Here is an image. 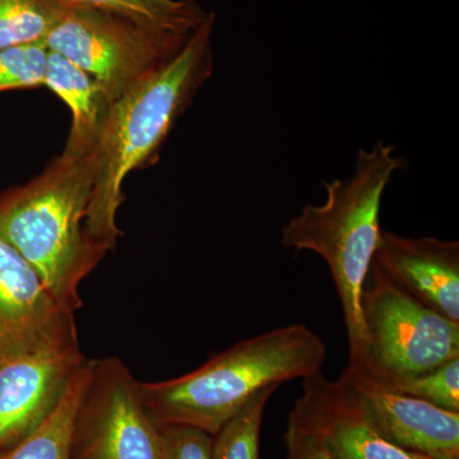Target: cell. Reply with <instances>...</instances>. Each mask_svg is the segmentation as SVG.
Wrapping results in <instances>:
<instances>
[{
    "mask_svg": "<svg viewBox=\"0 0 459 459\" xmlns=\"http://www.w3.org/2000/svg\"><path fill=\"white\" fill-rule=\"evenodd\" d=\"M213 25L214 14L210 13L177 56L108 108L91 152L92 190L84 221L91 243L107 255L123 237L117 214L126 199L124 181L161 146L179 115L210 77Z\"/></svg>",
    "mask_w": 459,
    "mask_h": 459,
    "instance_id": "6da1fadb",
    "label": "cell"
},
{
    "mask_svg": "<svg viewBox=\"0 0 459 459\" xmlns=\"http://www.w3.org/2000/svg\"><path fill=\"white\" fill-rule=\"evenodd\" d=\"M394 150L377 141L359 151L351 177L325 181V204L304 207L281 235L283 247L316 253L327 263L342 307L352 369L361 367L367 351L361 295L382 234L383 195L395 172L406 166Z\"/></svg>",
    "mask_w": 459,
    "mask_h": 459,
    "instance_id": "7a4b0ae2",
    "label": "cell"
},
{
    "mask_svg": "<svg viewBox=\"0 0 459 459\" xmlns=\"http://www.w3.org/2000/svg\"><path fill=\"white\" fill-rule=\"evenodd\" d=\"M327 346L305 325L272 329L217 353L186 376L142 383L144 407L160 427L186 425L214 435L263 388L322 370Z\"/></svg>",
    "mask_w": 459,
    "mask_h": 459,
    "instance_id": "3957f363",
    "label": "cell"
},
{
    "mask_svg": "<svg viewBox=\"0 0 459 459\" xmlns=\"http://www.w3.org/2000/svg\"><path fill=\"white\" fill-rule=\"evenodd\" d=\"M91 190V153L63 151L40 177L0 197V237L74 313L82 307L81 283L107 256L84 229Z\"/></svg>",
    "mask_w": 459,
    "mask_h": 459,
    "instance_id": "277c9868",
    "label": "cell"
},
{
    "mask_svg": "<svg viewBox=\"0 0 459 459\" xmlns=\"http://www.w3.org/2000/svg\"><path fill=\"white\" fill-rule=\"evenodd\" d=\"M367 351L359 369L371 383L418 376L459 358V323L413 299L373 261L361 295Z\"/></svg>",
    "mask_w": 459,
    "mask_h": 459,
    "instance_id": "5b68a950",
    "label": "cell"
},
{
    "mask_svg": "<svg viewBox=\"0 0 459 459\" xmlns=\"http://www.w3.org/2000/svg\"><path fill=\"white\" fill-rule=\"evenodd\" d=\"M189 39L71 3L45 45L89 74L111 105L177 56Z\"/></svg>",
    "mask_w": 459,
    "mask_h": 459,
    "instance_id": "8992f818",
    "label": "cell"
},
{
    "mask_svg": "<svg viewBox=\"0 0 459 459\" xmlns=\"http://www.w3.org/2000/svg\"><path fill=\"white\" fill-rule=\"evenodd\" d=\"M71 459H164L162 429L144 407L141 382L117 356L92 360L72 428Z\"/></svg>",
    "mask_w": 459,
    "mask_h": 459,
    "instance_id": "52a82bcc",
    "label": "cell"
},
{
    "mask_svg": "<svg viewBox=\"0 0 459 459\" xmlns=\"http://www.w3.org/2000/svg\"><path fill=\"white\" fill-rule=\"evenodd\" d=\"M86 361L78 341L0 359V449L20 442L50 415Z\"/></svg>",
    "mask_w": 459,
    "mask_h": 459,
    "instance_id": "ba28073f",
    "label": "cell"
},
{
    "mask_svg": "<svg viewBox=\"0 0 459 459\" xmlns=\"http://www.w3.org/2000/svg\"><path fill=\"white\" fill-rule=\"evenodd\" d=\"M74 314L57 303L30 263L0 237V359L77 342Z\"/></svg>",
    "mask_w": 459,
    "mask_h": 459,
    "instance_id": "9c48e42d",
    "label": "cell"
},
{
    "mask_svg": "<svg viewBox=\"0 0 459 459\" xmlns=\"http://www.w3.org/2000/svg\"><path fill=\"white\" fill-rule=\"evenodd\" d=\"M337 383L389 443L431 459H459V412L376 388L350 368Z\"/></svg>",
    "mask_w": 459,
    "mask_h": 459,
    "instance_id": "30bf717a",
    "label": "cell"
},
{
    "mask_svg": "<svg viewBox=\"0 0 459 459\" xmlns=\"http://www.w3.org/2000/svg\"><path fill=\"white\" fill-rule=\"evenodd\" d=\"M374 262L413 299L459 323V243L382 230Z\"/></svg>",
    "mask_w": 459,
    "mask_h": 459,
    "instance_id": "8fae6325",
    "label": "cell"
},
{
    "mask_svg": "<svg viewBox=\"0 0 459 459\" xmlns=\"http://www.w3.org/2000/svg\"><path fill=\"white\" fill-rule=\"evenodd\" d=\"M294 409L318 429L336 459H431L385 439L337 380L327 379L322 370L304 377Z\"/></svg>",
    "mask_w": 459,
    "mask_h": 459,
    "instance_id": "7c38bea8",
    "label": "cell"
},
{
    "mask_svg": "<svg viewBox=\"0 0 459 459\" xmlns=\"http://www.w3.org/2000/svg\"><path fill=\"white\" fill-rule=\"evenodd\" d=\"M44 84L71 108L72 129L65 151L74 155H90L110 108L107 96L89 74L50 50H48Z\"/></svg>",
    "mask_w": 459,
    "mask_h": 459,
    "instance_id": "4fadbf2b",
    "label": "cell"
},
{
    "mask_svg": "<svg viewBox=\"0 0 459 459\" xmlns=\"http://www.w3.org/2000/svg\"><path fill=\"white\" fill-rule=\"evenodd\" d=\"M91 369L92 360L87 359L50 415L20 442L0 449V459H71L72 428Z\"/></svg>",
    "mask_w": 459,
    "mask_h": 459,
    "instance_id": "5bb4252c",
    "label": "cell"
},
{
    "mask_svg": "<svg viewBox=\"0 0 459 459\" xmlns=\"http://www.w3.org/2000/svg\"><path fill=\"white\" fill-rule=\"evenodd\" d=\"M132 21L155 31L190 38L210 13L195 0H68Z\"/></svg>",
    "mask_w": 459,
    "mask_h": 459,
    "instance_id": "9a60e30c",
    "label": "cell"
},
{
    "mask_svg": "<svg viewBox=\"0 0 459 459\" xmlns=\"http://www.w3.org/2000/svg\"><path fill=\"white\" fill-rule=\"evenodd\" d=\"M69 4L68 0H0V50L45 44Z\"/></svg>",
    "mask_w": 459,
    "mask_h": 459,
    "instance_id": "2e32d148",
    "label": "cell"
},
{
    "mask_svg": "<svg viewBox=\"0 0 459 459\" xmlns=\"http://www.w3.org/2000/svg\"><path fill=\"white\" fill-rule=\"evenodd\" d=\"M279 388H263L213 435L212 459H259L263 415Z\"/></svg>",
    "mask_w": 459,
    "mask_h": 459,
    "instance_id": "e0dca14e",
    "label": "cell"
},
{
    "mask_svg": "<svg viewBox=\"0 0 459 459\" xmlns=\"http://www.w3.org/2000/svg\"><path fill=\"white\" fill-rule=\"evenodd\" d=\"M362 380L376 388L425 401L452 412H459V358L452 359L418 376L380 383Z\"/></svg>",
    "mask_w": 459,
    "mask_h": 459,
    "instance_id": "ac0fdd59",
    "label": "cell"
},
{
    "mask_svg": "<svg viewBox=\"0 0 459 459\" xmlns=\"http://www.w3.org/2000/svg\"><path fill=\"white\" fill-rule=\"evenodd\" d=\"M47 45H21L0 50V92L44 84Z\"/></svg>",
    "mask_w": 459,
    "mask_h": 459,
    "instance_id": "d6986e66",
    "label": "cell"
},
{
    "mask_svg": "<svg viewBox=\"0 0 459 459\" xmlns=\"http://www.w3.org/2000/svg\"><path fill=\"white\" fill-rule=\"evenodd\" d=\"M285 443L286 459H336L323 434L296 409L289 415Z\"/></svg>",
    "mask_w": 459,
    "mask_h": 459,
    "instance_id": "ffe728a7",
    "label": "cell"
},
{
    "mask_svg": "<svg viewBox=\"0 0 459 459\" xmlns=\"http://www.w3.org/2000/svg\"><path fill=\"white\" fill-rule=\"evenodd\" d=\"M164 459H212L213 435L186 425L161 427Z\"/></svg>",
    "mask_w": 459,
    "mask_h": 459,
    "instance_id": "44dd1931",
    "label": "cell"
}]
</instances>
